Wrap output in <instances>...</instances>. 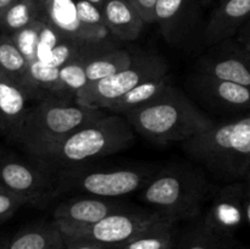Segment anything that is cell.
<instances>
[{"label":"cell","instance_id":"603a6c76","mask_svg":"<svg viewBox=\"0 0 250 249\" xmlns=\"http://www.w3.org/2000/svg\"><path fill=\"white\" fill-rule=\"evenodd\" d=\"M29 61L21 49L7 34H0V73L24 84Z\"/></svg>","mask_w":250,"mask_h":249},{"label":"cell","instance_id":"8992f818","mask_svg":"<svg viewBox=\"0 0 250 249\" xmlns=\"http://www.w3.org/2000/svg\"><path fill=\"white\" fill-rule=\"evenodd\" d=\"M148 165L95 167L90 164L56 171L54 197L67 193L100 198H119L139 192L155 175Z\"/></svg>","mask_w":250,"mask_h":249},{"label":"cell","instance_id":"4dcf8cb0","mask_svg":"<svg viewBox=\"0 0 250 249\" xmlns=\"http://www.w3.org/2000/svg\"><path fill=\"white\" fill-rule=\"evenodd\" d=\"M247 189H246V221L248 222L250 227V182L246 181Z\"/></svg>","mask_w":250,"mask_h":249},{"label":"cell","instance_id":"44dd1931","mask_svg":"<svg viewBox=\"0 0 250 249\" xmlns=\"http://www.w3.org/2000/svg\"><path fill=\"white\" fill-rule=\"evenodd\" d=\"M192 0H158L155 7L156 22L164 38L171 44L181 38V24Z\"/></svg>","mask_w":250,"mask_h":249},{"label":"cell","instance_id":"83f0119b","mask_svg":"<svg viewBox=\"0 0 250 249\" xmlns=\"http://www.w3.org/2000/svg\"><path fill=\"white\" fill-rule=\"evenodd\" d=\"M156 2H158V0H132V5L136 7L137 12L146 23L156 22Z\"/></svg>","mask_w":250,"mask_h":249},{"label":"cell","instance_id":"d6986e66","mask_svg":"<svg viewBox=\"0 0 250 249\" xmlns=\"http://www.w3.org/2000/svg\"><path fill=\"white\" fill-rule=\"evenodd\" d=\"M6 249H65V239L53 221L22 229L10 241Z\"/></svg>","mask_w":250,"mask_h":249},{"label":"cell","instance_id":"74e56055","mask_svg":"<svg viewBox=\"0 0 250 249\" xmlns=\"http://www.w3.org/2000/svg\"><path fill=\"white\" fill-rule=\"evenodd\" d=\"M39 1H42V0H39Z\"/></svg>","mask_w":250,"mask_h":249},{"label":"cell","instance_id":"484cf974","mask_svg":"<svg viewBox=\"0 0 250 249\" xmlns=\"http://www.w3.org/2000/svg\"><path fill=\"white\" fill-rule=\"evenodd\" d=\"M49 202L48 197L44 195H31L21 194V193L12 192L6 189L0 185V222L9 219L17 209L27 204H43Z\"/></svg>","mask_w":250,"mask_h":249},{"label":"cell","instance_id":"2e32d148","mask_svg":"<svg viewBox=\"0 0 250 249\" xmlns=\"http://www.w3.org/2000/svg\"><path fill=\"white\" fill-rule=\"evenodd\" d=\"M102 11L110 34L117 39L132 42L141 36L146 22L128 0H106Z\"/></svg>","mask_w":250,"mask_h":249},{"label":"cell","instance_id":"7a4b0ae2","mask_svg":"<svg viewBox=\"0 0 250 249\" xmlns=\"http://www.w3.org/2000/svg\"><path fill=\"white\" fill-rule=\"evenodd\" d=\"M105 112L103 109L83 106L70 98H45L29 107L11 139L32 158L42 160L72 132Z\"/></svg>","mask_w":250,"mask_h":249},{"label":"cell","instance_id":"8fae6325","mask_svg":"<svg viewBox=\"0 0 250 249\" xmlns=\"http://www.w3.org/2000/svg\"><path fill=\"white\" fill-rule=\"evenodd\" d=\"M197 71L250 88V55L237 41L227 39L212 45L199 60Z\"/></svg>","mask_w":250,"mask_h":249},{"label":"cell","instance_id":"f546056e","mask_svg":"<svg viewBox=\"0 0 250 249\" xmlns=\"http://www.w3.org/2000/svg\"><path fill=\"white\" fill-rule=\"evenodd\" d=\"M237 43L250 55V19L237 33Z\"/></svg>","mask_w":250,"mask_h":249},{"label":"cell","instance_id":"8d00e7d4","mask_svg":"<svg viewBox=\"0 0 250 249\" xmlns=\"http://www.w3.org/2000/svg\"><path fill=\"white\" fill-rule=\"evenodd\" d=\"M2 249H6V247H4V248H2Z\"/></svg>","mask_w":250,"mask_h":249},{"label":"cell","instance_id":"ac0fdd59","mask_svg":"<svg viewBox=\"0 0 250 249\" xmlns=\"http://www.w3.org/2000/svg\"><path fill=\"white\" fill-rule=\"evenodd\" d=\"M133 61V55L124 49H116L112 44L99 49L85 58V72L89 83L97 82L115 75L128 67Z\"/></svg>","mask_w":250,"mask_h":249},{"label":"cell","instance_id":"7402d4cb","mask_svg":"<svg viewBox=\"0 0 250 249\" xmlns=\"http://www.w3.org/2000/svg\"><path fill=\"white\" fill-rule=\"evenodd\" d=\"M43 17L39 0H17L0 17V27L7 33H17Z\"/></svg>","mask_w":250,"mask_h":249},{"label":"cell","instance_id":"5b68a950","mask_svg":"<svg viewBox=\"0 0 250 249\" xmlns=\"http://www.w3.org/2000/svg\"><path fill=\"white\" fill-rule=\"evenodd\" d=\"M134 139V129L124 116L105 112L72 132L39 161L55 171L87 165L128 149Z\"/></svg>","mask_w":250,"mask_h":249},{"label":"cell","instance_id":"e0dca14e","mask_svg":"<svg viewBox=\"0 0 250 249\" xmlns=\"http://www.w3.org/2000/svg\"><path fill=\"white\" fill-rule=\"evenodd\" d=\"M43 16L62 37L83 43H93L77 16L75 0H42Z\"/></svg>","mask_w":250,"mask_h":249},{"label":"cell","instance_id":"6da1fadb","mask_svg":"<svg viewBox=\"0 0 250 249\" xmlns=\"http://www.w3.org/2000/svg\"><path fill=\"white\" fill-rule=\"evenodd\" d=\"M124 117L137 133L158 144L183 143L214 124L207 114L171 83L153 100L126 112Z\"/></svg>","mask_w":250,"mask_h":249},{"label":"cell","instance_id":"f1b7e54d","mask_svg":"<svg viewBox=\"0 0 250 249\" xmlns=\"http://www.w3.org/2000/svg\"><path fill=\"white\" fill-rule=\"evenodd\" d=\"M65 249H111L88 239H70L65 241Z\"/></svg>","mask_w":250,"mask_h":249},{"label":"cell","instance_id":"d4e9b609","mask_svg":"<svg viewBox=\"0 0 250 249\" xmlns=\"http://www.w3.org/2000/svg\"><path fill=\"white\" fill-rule=\"evenodd\" d=\"M176 222H168L160 227L143 233L142 236L132 239L119 249H171L173 241V225Z\"/></svg>","mask_w":250,"mask_h":249},{"label":"cell","instance_id":"9c48e42d","mask_svg":"<svg viewBox=\"0 0 250 249\" xmlns=\"http://www.w3.org/2000/svg\"><path fill=\"white\" fill-rule=\"evenodd\" d=\"M247 183L233 181L215 192L203 225L220 237H229L246 221Z\"/></svg>","mask_w":250,"mask_h":249},{"label":"cell","instance_id":"ba28073f","mask_svg":"<svg viewBox=\"0 0 250 249\" xmlns=\"http://www.w3.org/2000/svg\"><path fill=\"white\" fill-rule=\"evenodd\" d=\"M168 222L176 221L158 210L132 209L126 207L111 212L92 226L67 234L63 239H88L107 248L119 249L132 239Z\"/></svg>","mask_w":250,"mask_h":249},{"label":"cell","instance_id":"4fadbf2b","mask_svg":"<svg viewBox=\"0 0 250 249\" xmlns=\"http://www.w3.org/2000/svg\"><path fill=\"white\" fill-rule=\"evenodd\" d=\"M192 87L202 99L229 111L250 109V88L229 81L220 80L197 71L192 78Z\"/></svg>","mask_w":250,"mask_h":249},{"label":"cell","instance_id":"277c9868","mask_svg":"<svg viewBox=\"0 0 250 249\" xmlns=\"http://www.w3.org/2000/svg\"><path fill=\"white\" fill-rule=\"evenodd\" d=\"M214 186L200 167L190 164H172L158 170L139 190V198L154 210L176 222L199 216Z\"/></svg>","mask_w":250,"mask_h":249},{"label":"cell","instance_id":"cb8c5ba5","mask_svg":"<svg viewBox=\"0 0 250 249\" xmlns=\"http://www.w3.org/2000/svg\"><path fill=\"white\" fill-rule=\"evenodd\" d=\"M85 58L71 61L60 67L61 92L65 98L73 97L75 99L76 94L89 84L85 72Z\"/></svg>","mask_w":250,"mask_h":249},{"label":"cell","instance_id":"9a60e30c","mask_svg":"<svg viewBox=\"0 0 250 249\" xmlns=\"http://www.w3.org/2000/svg\"><path fill=\"white\" fill-rule=\"evenodd\" d=\"M250 19V0H224L212 12L204 38L212 46L232 39Z\"/></svg>","mask_w":250,"mask_h":249},{"label":"cell","instance_id":"3957f363","mask_svg":"<svg viewBox=\"0 0 250 249\" xmlns=\"http://www.w3.org/2000/svg\"><path fill=\"white\" fill-rule=\"evenodd\" d=\"M189 158L222 181L246 178L250 171V116L211 127L183 142Z\"/></svg>","mask_w":250,"mask_h":249},{"label":"cell","instance_id":"e575fe53","mask_svg":"<svg viewBox=\"0 0 250 249\" xmlns=\"http://www.w3.org/2000/svg\"><path fill=\"white\" fill-rule=\"evenodd\" d=\"M211 1H214V0H203V2H205V4H209Z\"/></svg>","mask_w":250,"mask_h":249},{"label":"cell","instance_id":"7c38bea8","mask_svg":"<svg viewBox=\"0 0 250 249\" xmlns=\"http://www.w3.org/2000/svg\"><path fill=\"white\" fill-rule=\"evenodd\" d=\"M0 185L21 194L54 198L56 171L38 160V164L6 160L0 163Z\"/></svg>","mask_w":250,"mask_h":249},{"label":"cell","instance_id":"1f68e13d","mask_svg":"<svg viewBox=\"0 0 250 249\" xmlns=\"http://www.w3.org/2000/svg\"><path fill=\"white\" fill-rule=\"evenodd\" d=\"M15 1H17V0H0V17Z\"/></svg>","mask_w":250,"mask_h":249},{"label":"cell","instance_id":"4316f807","mask_svg":"<svg viewBox=\"0 0 250 249\" xmlns=\"http://www.w3.org/2000/svg\"><path fill=\"white\" fill-rule=\"evenodd\" d=\"M221 238L203 225V229L197 234V238L190 241L185 249H222Z\"/></svg>","mask_w":250,"mask_h":249},{"label":"cell","instance_id":"d590c367","mask_svg":"<svg viewBox=\"0 0 250 249\" xmlns=\"http://www.w3.org/2000/svg\"><path fill=\"white\" fill-rule=\"evenodd\" d=\"M128 1H129V2H131V4H132V0H128Z\"/></svg>","mask_w":250,"mask_h":249},{"label":"cell","instance_id":"d6a6232c","mask_svg":"<svg viewBox=\"0 0 250 249\" xmlns=\"http://www.w3.org/2000/svg\"><path fill=\"white\" fill-rule=\"evenodd\" d=\"M87 1L92 2L93 5H95V6L99 7L100 10H103V6H104V4H105V1H106V0H87Z\"/></svg>","mask_w":250,"mask_h":249},{"label":"cell","instance_id":"836d02e7","mask_svg":"<svg viewBox=\"0 0 250 249\" xmlns=\"http://www.w3.org/2000/svg\"><path fill=\"white\" fill-rule=\"evenodd\" d=\"M246 181H248V182H250V171L248 172V175L246 176Z\"/></svg>","mask_w":250,"mask_h":249},{"label":"cell","instance_id":"30bf717a","mask_svg":"<svg viewBox=\"0 0 250 249\" xmlns=\"http://www.w3.org/2000/svg\"><path fill=\"white\" fill-rule=\"evenodd\" d=\"M128 207L117 198L73 197L54 210V222L62 236L97 224L111 212Z\"/></svg>","mask_w":250,"mask_h":249},{"label":"cell","instance_id":"52a82bcc","mask_svg":"<svg viewBox=\"0 0 250 249\" xmlns=\"http://www.w3.org/2000/svg\"><path fill=\"white\" fill-rule=\"evenodd\" d=\"M167 75V65L156 54H138L128 67L97 82L89 83L76 94L80 105L105 110L141 83Z\"/></svg>","mask_w":250,"mask_h":249},{"label":"cell","instance_id":"5bb4252c","mask_svg":"<svg viewBox=\"0 0 250 249\" xmlns=\"http://www.w3.org/2000/svg\"><path fill=\"white\" fill-rule=\"evenodd\" d=\"M38 94L20 81L0 73V131L11 138Z\"/></svg>","mask_w":250,"mask_h":249},{"label":"cell","instance_id":"ffe728a7","mask_svg":"<svg viewBox=\"0 0 250 249\" xmlns=\"http://www.w3.org/2000/svg\"><path fill=\"white\" fill-rule=\"evenodd\" d=\"M168 84H170V78H168L167 75L163 76V77L148 80L138 84L136 88L129 90L125 95H122L120 99L112 103L105 110L117 115H125L126 112L153 100Z\"/></svg>","mask_w":250,"mask_h":249}]
</instances>
